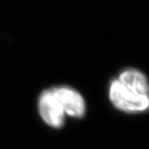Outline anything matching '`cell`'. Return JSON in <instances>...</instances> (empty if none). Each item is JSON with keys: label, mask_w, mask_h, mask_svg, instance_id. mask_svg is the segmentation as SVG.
<instances>
[{"label": "cell", "mask_w": 149, "mask_h": 149, "mask_svg": "<svg viewBox=\"0 0 149 149\" xmlns=\"http://www.w3.org/2000/svg\"><path fill=\"white\" fill-rule=\"evenodd\" d=\"M108 98L116 110L124 113L149 111V79L140 70L128 67L109 83Z\"/></svg>", "instance_id": "1"}, {"label": "cell", "mask_w": 149, "mask_h": 149, "mask_svg": "<svg viewBox=\"0 0 149 149\" xmlns=\"http://www.w3.org/2000/svg\"><path fill=\"white\" fill-rule=\"evenodd\" d=\"M38 111L48 126L59 129L64 125L66 117L83 118L87 113V103L77 89L69 86H57L41 93Z\"/></svg>", "instance_id": "2"}]
</instances>
